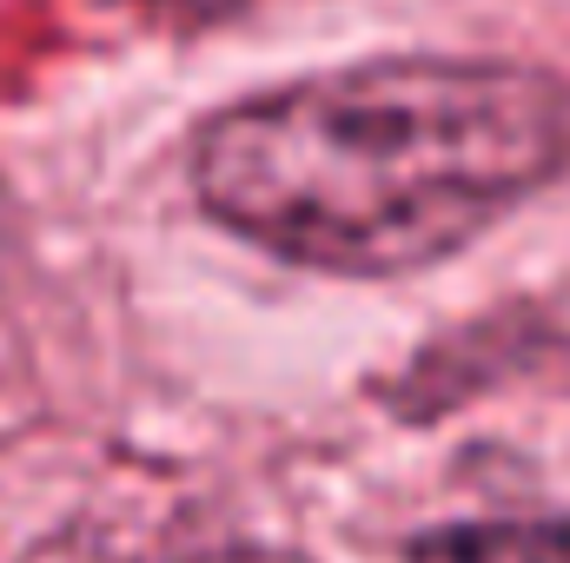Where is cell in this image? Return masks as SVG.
I'll return each instance as SVG.
<instances>
[{
  "label": "cell",
  "instance_id": "cell-3",
  "mask_svg": "<svg viewBox=\"0 0 570 563\" xmlns=\"http://www.w3.org/2000/svg\"><path fill=\"white\" fill-rule=\"evenodd\" d=\"M107 7L140 13L153 27H213V20H226L239 0H107Z\"/></svg>",
  "mask_w": 570,
  "mask_h": 563
},
{
  "label": "cell",
  "instance_id": "cell-4",
  "mask_svg": "<svg viewBox=\"0 0 570 563\" xmlns=\"http://www.w3.org/2000/svg\"><path fill=\"white\" fill-rule=\"evenodd\" d=\"M0 259H7V192H0Z\"/></svg>",
  "mask_w": 570,
  "mask_h": 563
},
{
  "label": "cell",
  "instance_id": "cell-2",
  "mask_svg": "<svg viewBox=\"0 0 570 563\" xmlns=\"http://www.w3.org/2000/svg\"><path fill=\"white\" fill-rule=\"evenodd\" d=\"M412 563H570V517L551 524H464L425 537Z\"/></svg>",
  "mask_w": 570,
  "mask_h": 563
},
{
  "label": "cell",
  "instance_id": "cell-1",
  "mask_svg": "<svg viewBox=\"0 0 570 563\" xmlns=\"http://www.w3.org/2000/svg\"><path fill=\"white\" fill-rule=\"evenodd\" d=\"M570 159V93L518 60L399 53L233 100L193 140L199 206L338 279L464 253Z\"/></svg>",
  "mask_w": 570,
  "mask_h": 563
}]
</instances>
